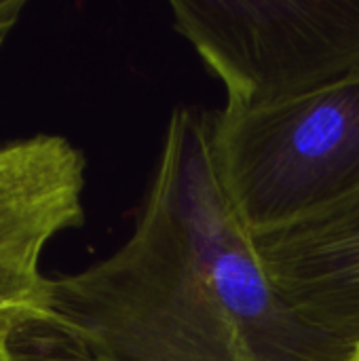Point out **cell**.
<instances>
[{
    "label": "cell",
    "instance_id": "cell-2",
    "mask_svg": "<svg viewBox=\"0 0 359 361\" xmlns=\"http://www.w3.org/2000/svg\"><path fill=\"white\" fill-rule=\"evenodd\" d=\"M214 140L248 231L294 226L359 192V80L260 110H216Z\"/></svg>",
    "mask_w": 359,
    "mask_h": 361
},
{
    "label": "cell",
    "instance_id": "cell-3",
    "mask_svg": "<svg viewBox=\"0 0 359 361\" xmlns=\"http://www.w3.org/2000/svg\"><path fill=\"white\" fill-rule=\"evenodd\" d=\"M174 30L222 82L224 110H260L359 80V0H171Z\"/></svg>",
    "mask_w": 359,
    "mask_h": 361
},
{
    "label": "cell",
    "instance_id": "cell-9",
    "mask_svg": "<svg viewBox=\"0 0 359 361\" xmlns=\"http://www.w3.org/2000/svg\"><path fill=\"white\" fill-rule=\"evenodd\" d=\"M345 361H359V347H355V349L351 351V355H349Z\"/></svg>",
    "mask_w": 359,
    "mask_h": 361
},
{
    "label": "cell",
    "instance_id": "cell-7",
    "mask_svg": "<svg viewBox=\"0 0 359 361\" xmlns=\"http://www.w3.org/2000/svg\"><path fill=\"white\" fill-rule=\"evenodd\" d=\"M23 8H25L23 0H0V49L8 40L15 25L19 23Z\"/></svg>",
    "mask_w": 359,
    "mask_h": 361
},
{
    "label": "cell",
    "instance_id": "cell-1",
    "mask_svg": "<svg viewBox=\"0 0 359 361\" xmlns=\"http://www.w3.org/2000/svg\"><path fill=\"white\" fill-rule=\"evenodd\" d=\"M42 328L80 357L114 361H345L262 267L226 190L214 112H171L127 241L49 277Z\"/></svg>",
    "mask_w": 359,
    "mask_h": 361
},
{
    "label": "cell",
    "instance_id": "cell-10",
    "mask_svg": "<svg viewBox=\"0 0 359 361\" xmlns=\"http://www.w3.org/2000/svg\"><path fill=\"white\" fill-rule=\"evenodd\" d=\"M78 361H114V360H108V357H99V355H91V357H85V360H78Z\"/></svg>",
    "mask_w": 359,
    "mask_h": 361
},
{
    "label": "cell",
    "instance_id": "cell-5",
    "mask_svg": "<svg viewBox=\"0 0 359 361\" xmlns=\"http://www.w3.org/2000/svg\"><path fill=\"white\" fill-rule=\"evenodd\" d=\"M83 152L63 135L0 144V258L40 260L61 233L85 224Z\"/></svg>",
    "mask_w": 359,
    "mask_h": 361
},
{
    "label": "cell",
    "instance_id": "cell-8",
    "mask_svg": "<svg viewBox=\"0 0 359 361\" xmlns=\"http://www.w3.org/2000/svg\"><path fill=\"white\" fill-rule=\"evenodd\" d=\"M19 336L17 332H0V361H28L17 347Z\"/></svg>",
    "mask_w": 359,
    "mask_h": 361
},
{
    "label": "cell",
    "instance_id": "cell-6",
    "mask_svg": "<svg viewBox=\"0 0 359 361\" xmlns=\"http://www.w3.org/2000/svg\"><path fill=\"white\" fill-rule=\"evenodd\" d=\"M47 286L40 260L0 258V332L40 328L47 319Z\"/></svg>",
    "mask_w": 359,
    "mask_h": 361
},
{
    "label": "cell",
    "instance_id": "cell-4",
    "mask_svg": "<svg viewBox=\"0 0 359 361\" xmlns=\"http://www.w3.org/2000/svg\"><path fill=\"white\" fill-rule=\"evenodd\" d=\"M254 245L311 326L351 351L359 347V192L294 226L254 235Z\"/></svg>",
    "mask_w": 359,
    "mask_h": 361
}]
</instances>
